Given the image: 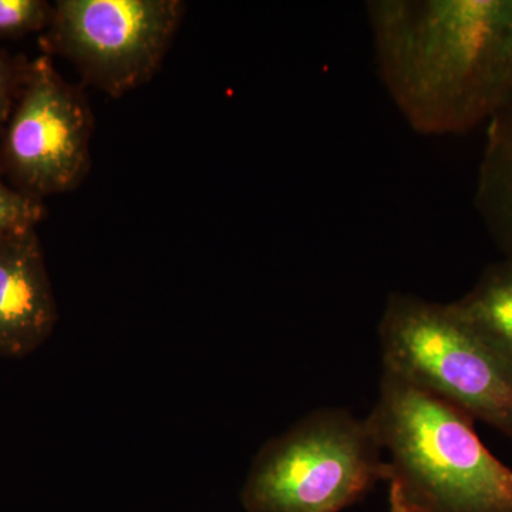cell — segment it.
I'll return each instance as SVG.
<instances>
[{
	"label": "cell",
	"mask_w": 512,
	"mask_h": 512,
	"mask_svg": "<svg viewBox=\"0 0 512 512\" xmlns=\"http://www.w3.org/2000/svg\"><path fill=\"white\" fill-rule=\"evenodd\" d=\"M380 79L423 136L464 133L512 104V0H373Z\"/></svg>",
	"instance_id": "6da1fadb"
},
{
	"label": "cell",
	"mask_w": 512,
	"mask_h": 512,
	"mask_svg": "<svg viewBox=\"0 0 512 512\" xmlns=\"http://www.w3.org/2000/svg\"><path fill=\"white\" fill-rule=\"evenodd\" d=\"M367 420L389 456L390 512H512L511 468L456 407L383 372Z\"/></svg>",
	"instance_id": "7a4b0ae2"
},
{
	"label": "cell",
	"mask_w": 512,
	"mask_h": 512,
	"mask_svg": "<svg viewBox=\"0 0 512 512\" xmlns=\"http://www.w3.org/2000/svg\"><path fill=\"white\" fill-rule=\"evenodd\" d=\"M384 372L512 437V365L451 303L392 293L379 323Z\"/></svg>",
	"instance_id": "3957f363"
},
{
	"label": "cell",
	"mask_w": 512,
	"mask_h": 512,
	"mask_svg": "<svg viewBox=\"0 0 512 512\" xmlns=\"http://www.w3.org/2000/svg\"><path fill=\"white\" fill-rule=\"evenodd\" d=\"M386 476L369 420L320 409L266 443L241 491L245 512H340Z\"/></svg>",
	"instance_id": "277c9868"
},
{
	"label": "cell",
	"mask_w": 512,
	"mask_h": 512,
	"mask_svg": "<svg viewBox=\"0 0 512 512\" xmlns=\"http://www.w3.org/2000/svg\"><path fill=\"white\" fill-rule=\"evenodd\" d=\"M184 12L181 0H57L40 43L87 83L120 97L160 70Z\"/></svg>",
	"instance_id": "5b68a950"
},
{
	"label": "cell",
	"mask_w": 512,
	"mask_h": 512,
	"mask_svg": "<svg viewBox=\"0 0 512 512\" xmlns=\"http://www.w3.org/2000/svg\"><path fill=\"white\" fill-rule=\"evenodd\" d=\"M93 113L49 55L30 60L28 76L0 143V173L16 190L43 201L82 184L90 170Z\"/></svg>",
	"instance_id": "8992f818"
},
{
	"label": "cell",
	"mask_w": 512,
	"mask_h": 512,
	"mask_svg": "<svg viewBox=\"0 0 512 512\" xmlns=\"http://www.w3.org/2000/svg\"><path fill=\"white\" fill-rule=\"evenodd\" d=\"M56 323V299L36 228L0 238V356L30 355Z\"/></svg>",
	"instance_id": "52a82bcc"
},
{
	"label": "cell",
	"mask_w": 512,
	"mask_h": 512,
	"mask_svg": "<svg viewBox=\"0 0 512 512\" xmlns=\"http://www.w3.org/2000/svg\"><path fill=\"white\" fill-rule=\"evenodd\" d=\"M476 207L505 258H512V104L488 121Z\"/></svg>",
	"instance_id": "ba28073f"
},
{
	"label": "cell",
	"mask_w": 512,
	"mask_h": 512,
	"mask_svg": "<svg viewBox=\"0 0 512 512\" xmlns=\"http://www.w3.org/2000/svg\"><path fill=\"white\" fill-rule=\"evenodd\" d=\"M458 316L512 365V258L488 266L456 302Z\"/></svg>",
	"instance_id": "9c48e42d"
},
{
	"label": "cell",
	"mask_w": 512,
	"mask_h": 512,
	"mask_svg": "<svg viewBox=\"0 0 512 512\" xmlns=\"http://www.w3.org/2000/svg\"><path fill=\"white\" fill-rule=\"evenodd\" d=\"M53 6L45 0H0V39H19L46 32Z\"/></svg>",
	"instance_id": "30bf717a"
},
{
	"label": "cell",
	"mask_w": 512,
	"mask_h": 512,
	"mask_svg": "<svg viewBox=\"0 0 512 512\" xmlns=\"http://www.w3.org/2000/svg\"><path fill=\"white\" fill-rule=\"evenodd\" d=\"M45 215V202L16 190L0 173V238L36 228Z\"/></svg>",
	"instance_id": "8fae6325"
},
{
	"label": "cell",
	"mask_w": 512,
	"mask_h": 512,
	"mask_svg": "<svg viewBox=\"0 0 512 512\" xmlns=\"http://www.w3.org/2000/svg\"><path fill=\"white\" fill-rule=\"evenodd\" d=\"M29 60L0 50V133L15 109L28 76Z\"/></svg>",
	"instance_id": "7c38bea8"
},
{
	"label": "cell",
	"mask_w": 512,
	"mask_h": 512,
	"mask_svg": "<svg viewBox=\"0 0 512 512\" xmlns=\"http://www.w3.org/2000/svg\"><path fill=\"white\" fill-rule=\"evenodd\" d=\"M511 440H512V437H511Z\"/></svg>",
	"instance_id": "4fadbf2b"
}]
</instances>
